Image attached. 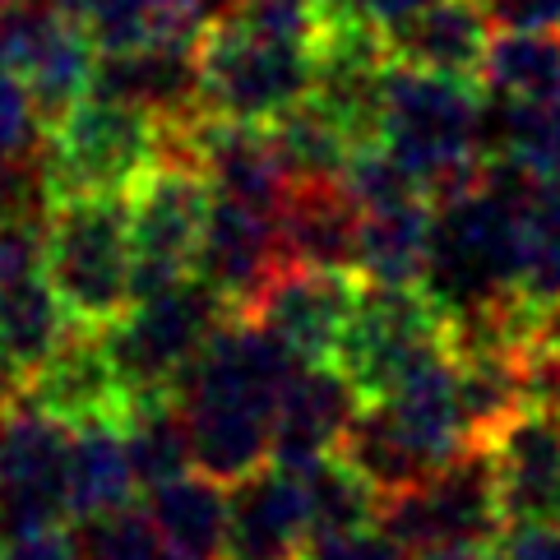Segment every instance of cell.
Wrapping results in <instances>:
<instances>
[{
    "mask_svg": "<svg viewBox=\"0 0 560 560\" xmlns=\"http://www.w3.org/2000/svg\"><path fill=\"white\" fill-rule=\"evenodd\" d=\"M477 84L495 97H560V28H495Z\"/></svg>",
    "mask_w": 560,
    "mask_h": 560,
    "instance_id": "cell-26",
    "label": "cell"
},
{
    "mask_svg": "<svg viewBox=\"0 0 560 560\" xmlns=\"http://www.w3.org/2000/svg\"><path fill=\"white\" fill-rule=\"evenodd\" d=\"M551 186H556V190H560V167H556V176H551Z\"/></svg>",
    "mask_w": 560,
    "mask_h": 560,
    "instance_id": "cell-39",
    "label": "cell"
},
{
    "mask_svg": "<svg viewBox=\"0 0 560 560\" xmlns=\"http://www.w3.org/2000/svg\"><path fill=\"white\" fill-rule=\"evenodd\" d=\"M362 288L366 283L357 269H319L283 259L269 273V283L242 306V315L269 329L296 362H334Z\"/></svg>",
    "mask_w": 560,
    "mask_h": 560,
    "instance_id": "cell-11",
    "label": "cell"
},
{
    "mask_svg": "<svg viewBox=\"0 0 560 560\" xmlns=\"http://www.w3.org/2000/svg\"><path fill=\"white\" fill-rule=\"evenodd\" d=\"M70 445L74 427L28 398L0 412V533L70 524Z\"/></svg>",
    "mask_w": 560,
    "mask_h": 560,
    "instance_id": "cell-10",
    "label": "cell"
},
{
    "mask_svg": "<svg viewBox=\"0 0 560 560\" xmlns=\"http://www.w3.org/2000/svg\"><path fill=\"white\" fill-rule=\"evenodd\" d=\"M149 514L176 560H228V482L205 468L149 487Z\"/></svg>",
    "mask_w": 560,
    "mask_h": 560,
    "instance_id": "cell-20",
    "label": "cell"
},
{
    "mask_svg": "<svg viewBox=\"0 0 560 560\" xmlns=\"http://www.w3.org/2000/svg\"><path fill=\"white\" fill-rule=\"evenodd\" d=\"M482 116L487 89L477 79L389 61L375 144L435 199L487 167Z\"/></svg>",
    "mask_w": 560,
    "mask_h": 560,
    "instance_id": "cell-3",
    "label": "cell"
},
{
    "mask_svg": "<svg viewBox=\"0 0 560 560\" xmlns=\"http://www.w3.org/2000/svg\"><path fill=\"white\" fill-rule=\"evenodd\" d=\"M551 182L510 158H487L472 182L431 199L422 288L450 325H482L528 302L524 218Z\"/></svg>",
    "mask_w": 560,
    "mask_h": 560,
    "instance_id": "cell-1",
    "label": "cell"
},
{
    "mask_svg": "<svg viewBox=\"0 0 560 560\" xmlns=\"http://www.w3.org/2000/svg\"><path fill=\"white\" fill-rule=\"evenodd\" d=\"M228 315V296L199 273H190L163 292L139 296L116 325L103 329V348L130 398L182 389L186 371L199 362V352L209 348V338Z\"/></svg>",
    "mask_w": 560,
    "mask_h": 560,
    "instance_id": "cell-6",
    "label": "cell"
},
{
    "mask_svg": "<svg viewBox=\"0 0 560 560\" xmlns=\"http://www.w3.org/2000/svg\"><path fill=\"white\" fill-rule=\"evenodd\" d=\"M70 334L74 325L51 288L47 265L0 278V352H10L24 366V375L33 366H43Z\"/></svg>",
    "mask_w": 560,
    "mask_h": 560,
    "instance_id": "cell-22",
    "label": "cell"
},
{
    "mask_svg": "<svg viewBox=\"0 0 560 560\" xmlns=\"http://www.w3.org/2000/svg\"><path fill=\"white\" fill-rule=\"evenodd\" d=\"M524 296L560 306V190L547 186L524 218Z\"/></svg>",
    "mask_w": 560,
    "mask_h": 560,
    "instance_id": "cell-29",
    "label": "cell"
},
{
    "mask_svg": "<svg viewBox=\"0 0 560 560\" xmlns=\"http://www.w3.org/2000/svg\"><path fill=\"white\" fill-rule=\"evenodd\" d=\"M43 265L74 329L103 334L116 325L135 306L130 190L51 199Z\"/></svg>",
    "mask_w": 560,
    "mask_h": 560,
    "instance_id": "cell-4",
    "label": "cell"
},
{
    "mask_svg": "<svg viewBox=\"0 0 560 560\" xmlns=\"http://www.w3.org/2000/svg\"><path fill=\"white\" fill-rule=\"evenodd\" d=\"M0 560H79V533L70 524L0 533Z\"/></svg>",
    "mask_w": 560,
    "mask_h": 560,
    "instance_id": "cell-31",
    "label": "cell"
},
{
    "mask_svg": "<svg viewBox=\"0 0 560 560\" xmlns=\"http://www.w3.org/2000/svg\"><path fill=\"white\" fill-rule=\"evenodd\" d=\"M375 524L394 542H404L417 560L468 547H495L500 533H505V510H500L491 450L468 445L417 487L380 495Z\"/></svg>",
    "mask_w": 560,
    "mask_h": 560,
    "instance_id": "cell-7",
    "label": "cell"
},
{
    "mask_svg": "<svg viewBox=\"0 0 560 560\" xmlns=\"http://www.w3.org/2000/svg\"><path fill=\"white\" fill-rule=\"evenodd\" d=\"M487 158H510L537 176H556L560 167V97H495L487 93L482 116Z\"/></svg>",
    "mask_w": 560,
    "mask_h": 560,
    "instance_id": "cell-24",
    "label": "cell"
},
{
    "mask_svg": "<svg viewBox=\"0 0 560 560\" xmlns=\"http://www.w3.org/2000/svg\"><path fill=\"white\" fill-rule=\"evenodd\" d=\"M302 560H417V556L404 542H394L380 524H371V528H357V533L311 537Z\"/></svg>",
    "mask_w": 560,
    "mask_h": 560,
    "instance_id": "cell-30",
    "label": "cell"
},
{
    "mask_svg": "<svg viewBox=\"0 0 560 560\" xmlns=\"http://www.w3.org/2000/svg\"><path fill=\"white\" fill-rule=\"evenodd\" d=\"M19 398L56 412L70 427L126 422V412H130V389L121 385V375L112 366L103 334H89V329H74L43 366H33L24 375V394Z\"/></svg>",
    "mask_w": 560,
    "mask_h": 560,
    "instance_id": "cell-15",
    "label": "cell"
},
{
    "mask_svg": "<svg viewBox=\"0 0 560 560\" xmlns=\"http://www.w3.org/2000/svg\"><path fill=\"white\" fill-rule=\"evenodd\" d=\"M283 259L319 269H357L362 242V205L343 176H296L278 209Z\"/></svg>",
    "mask_w": 560,
    "mask_h": 560,
    "instance_id": "cell-17",
    "label": "cell"
},
{
    "mask_svg": "<svg viewBox=\"0 0 560 560\" xmlns=\"http://www.w3.org/2000/svg\"><path fill=\"white\" fill-rule=\"evenodd\" d=\"M495 491L505 510V528L514 524H556L560 518V412L524 408L510 417L491 440Z\"/></svg>",
    "mask_w": 560,
    "mask_h": 560,
    "instance_id": "cell-13",
    "label": "cell"
},
{
    "mask_svg": "<svg viewBox=\"0 0 560 560\" xmlns=\"http://www.w3.org/2000/svg\"><path fill=\"white\" fill-rule=\"evenodd\" d=\"M74 533H79V560H176L163 528L139 505L79 518Z\"/></svg>",
    "mask_w": 560,
    "mask_h": 560,
    "instance_id": "cell-28",
    "label": "cell"
},
{
    "mask_svg": "<svg viewBox=\"0 0 560 560\" xmlns=\"http://www.w3.org/2000/svg\"><path fill=\"white\" fill-rule=\"evenodd\" d=\"M278 265H283L278 213L242 205V199H228V195H213L195 273L223 292L232 311H242L250 296L269 283V273Z\"/></svg>",
    "mask_w": 560,
    "mask_h": 560,
    "instance_id": "cell-14",
    "label": "cell"
},
{
    "mask_svg": "<svg viewBox=\"0 0 560 560\" xmlns=\"http://www.w3.org/2000/svg\"><path fill=\"white\" fill-rule=\"evenodd\" d=\"M495 28H560V0H482Z\"/></svg>",
    "mask_w": 560,
    "mask_h": 560,
    "instance_id": "cell-33",
    "label": "cell"
},
{
    "mask_svg": "<svg viewBox=\"0 0 560 560\" xmlns=\"http://www.w3.org/2000/svg\"><path fill=\"white\" fill-rule=\"evenodd\" d=\"M93 33L56 0H14L0 14V66L24 79L43 126H56L93 93Z\"/></svg>",
    "mask_w": 560,
    "mask_h": 560,
    "instance_id": "cell-9",
    "label": "cell"
},
{
    "mask_svg": "<svg viewBox=\"0 0 560 560\" xmlns=\"http://www.w3.org/2000/svg\"><path fill=\"white\" fill-rule=\"evenodd\" d=\"M19 394H24V366H19L10 352H0V412H5Z\"/></svg>",
    "mask_w": 560,
    "mask_h": 560,
    "instance_id": "cell-35",
    "label": "cell"
},
{
    "mask_svg": "<svg viewBox=\"0 0 560 560\" xmlns=\"http://www.w3.org/2000/svg\"><path fill=\"white\" fill-rule=\"evenodd\" d=\"M306 487V510H311V537H334V533H357L371 528L380 518V491L371 477L343 454H325L311 468H296Z\"/></svg>",
    "mask_w": 560,
    "mask_h": 560,
    "instance_id": "cell-27",
    "label": "cell"
},
{
    "mask_svg": "<svg viewBox=\"0 0 560 560\" xmlns=\"http://www.w3.org/2000/svg\"><path fill=\"white\" fill-rule=\"evenodd\" d=\"M209 14L213 0H103L84 28L97 51H144L195 43Z\"/></svg>",
    "mask_w": 560,
    "mask_h": 560,
    "instance_id": "cell-23",
    "label": "cell"
},
{
    "mask_svg": "<svg viewBox=\"0 0 560 560\" xmlns=\"http://www.w3.org/2000/svg\"><path fill=\"white\" fill-rule=\"evenodd\" d=\"M334 5H343V10H352V14H362V19H371V24H394V19H404V14H412V10H422V5H431V0H334Z\"/></svg>",
    "mask_w": 560,
    "mask_h": 560,
    "instance_id": "cell-34",
    "label": "cell"
},
{
    "mask_svg": "<svg viewBox=\"0 0 560 560\" xmlns=\"http://www.w3.org/2000/svg\"><path fill=\"white\" fill-rule=\"evenodd\" d=\"M362 394L334 362H302L283 389L273 427V464L283 468H311L315 458L334 454L343 445Z\"/></svg>",
    "mask_w": 560,
    "mask_h": 560,
    "instance_id": "cell-16",
    "label": "cell"
},
{
    "mask_svg": "<svg viewBox=\"0 0 560 560\" xmlns=\"http://www.w3.org/2000/svg\"><path fill=\"white\" fill-rule=\"evenodd\" d=\"M213 186L190 158H163L130 186V265L135 302L195 273Z\"/></svg>",
    "mask_w": 560,
    "mask_h": 560,
    "instance_id": "cell-8",
    "label": "cell"
},
{
    "mask_svg": "<svg viewBox=\"0 0 560 560\" xmlns=\"http://www.w3.org/2000/svg\"><path fill=\"white\" fill-rule=\"evenodd\" d=\"M126 440H130V458L144 491L190 472L195 464V440H190V422L176 389L135 394L126 412Z\"/></svg>",
    "mask_w": 560,
    "mask_h": 560,
    "instance_id": "cell-25",
    "label": "cell"
},
{
    "mask_svg": "<svg viewBox=\"0 0 560 560\" xmlns=\"http://www.w3.org/2000/svg\"><path fill=\"white\" fill-rule=\"evenodd\" d=\"M10 5H14V0H0V14H5V10H10Z\"/></svg>",
    "mask_w": 560,
    "mask_h": 560,
    "instance_id": "cell-38",
    "label": "cell"
},
{
    "mask_svg": "<svg viewBox=\"0 0 560 560\" xmlns=\"http://www.w3.org/2000/svg\"><path fill=\"white\" fill-rule=\"evenodd\" d=\"M431 250V195L389 199L362 209V242H357V273L385 288H422Z\"/></svg>",
    "mask_w": 560,
    "mask_h": 560,
    "instance_id": "cell-19",
    "label": "cell"
},
{
    "mask_svg": "<svg viewBox=\"0 0 560 560\" xmlns=\"http://www.w3.org/2000/svg\"><path fill=\"white\" fill-rule=\"evenodd\" d=\"M167 158V121L126 97L89 93L61 121L47 126L43 176L47 199L130 190Z\"/></svg>",
    "mask_w": 560,
    "mask_h": 560,
    "instance_id": "cell-5",
    "label": "cell"
},
{
    "mask_svg": "<svg viewBox=\"0 0 560 560\" xmlns=\"http://www.w3.org/2000/svg\"><path fill=\"white\" fill-rule=\"evenodd\" d=\"M491 37L495 24L482 0H431V5L385 24V43L394 61L440 74H464V79L482 74Z\"/></svg>",
    "mask_w": 560,
    "mask_h": 560,
    "instance_id": "cell-18",
    "label": "cell"
},
{
    "mask_svg": "<svg viewBox=\"0 0 560 560\" xmlns=\"http://www.w3.org/2000/svg\"><path fill=\"white\" fill-rule=\"evenodd\" d=\"M139 472L130 458V440L126 422H84L74 427V445H70V524L107 510H121L135 500Z\"/></svg>",
    "mask_w": 560,
    "mask_h": 560,
    "instance_id": "cell-21",
    "label": "cell"
},
{
    "mask_svg": "<svg viewBox=\"0 0 560 560\" xmlns=\"http://www.w3.org/2000/svg\"><path fill=\"white\" fill-rule=\"evenodd\" d=\"M296 357L269 329L232 311L199 362L182 380V408L195 440V464L218 482H236L273 458V427Z\"/></svg>",
    "mask_w": 560,
    "mask_h": 560,
    "instance_id": "cell-2",
    "label": "cell"
},
{
    "mask_svg": "<svg viewBox=\"0 0 560 560\" xmlns=\"http://www.w3.org/2000/svg\"><path fill=\"white\" fill-rule=\"evenodd\" d=\"M431 560H505V556H500V547H468V551H445Z\"/></svg>",
    "mask_w": 560,
    "mask_h": 560,
    "instance_id": "cell-36",
    "label": "cell"
},
{
    "mask_svg": "<svg viewBox=\"0 0 560 560\" xmlns=\"http://www.w3.org/2000/svg\"><path fill=\"white\" fill-rule=\"evenodd\" d=\"M311 510L302 472L269 464L228 487V560H302Z\"/></svg>",
    "mask_w": 560,
    "mask_h": 560,
    "instance_id": "cell-12",
    "label": "cell"
},
{
    "mask_svg": "<svg viewBox=\"0 0 560 560\" xmlns=\"http://www.w3.org/2000/svg\"><path fill=\"white\" fill-rule=\"evenodd\" d=\"M56 5H61L66 14H74L79 24H89V19H93V10L103 5V0H56Z\"/></svg>",
    "mask_w": 560,
    "mask_h": 560,
    "instance_id": "cell-37",
    "label": "cell"
},
{
    "mask_svg": "<svg viewBox=\"0 0 560 560\" xmlns=\"http://www.w3.org/2000/svg\"><path fill=\"white\" fill-rule=\"evenodd\" d=\"M495 547L505 560H560V518L556 524H514L500 533Z\"/></svg>",
    "mask_w": 560,
    "mask_h": 560,
    "instance_id": "cell-32",
    "label": "cell"
}]
</instances>
